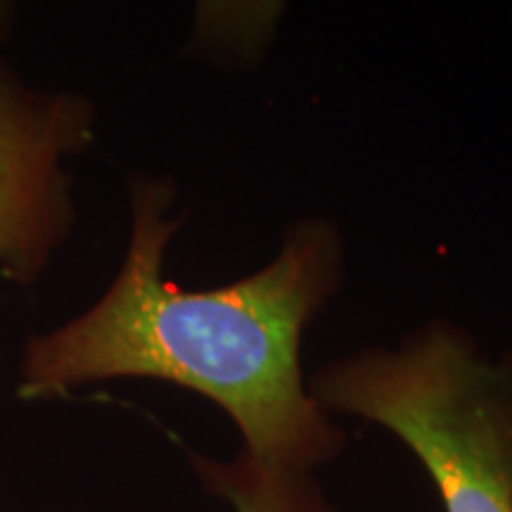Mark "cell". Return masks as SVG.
I'll return each instance as SVG.
<instances>
[{"instance_id":"cell-4","label":"cell","mask_w":512,"mask_h":512,"mask_svg":"<svg viewBox=\"0 0 512 512\" xmlns=\"http://www.w3.org/2000/svg\"><path fill=\"white\" fill-rule=\"evenodd\" d=\"M192 470L233 512H339L311 472L264 465L240 451L230 460L192 453Z\"/></svg>"},{"instance_id":"cell-5","label":"cell","mask_w":512,"mask_h":512,"mask_svg":"<svg viewBox=\"0 0 512 512\" xmlns=\"http://www.w3.org/2000/svg\"><path fill=\"white\" fill-rule=\"evenodd\" d=\"M5 17H8V5H0V31L5 29Z\"/></svg>"},{"instance_id":"cell-3","label":"cell","mask_w":512,"mask_h":512,"mask_svg":"<svg viewBox=\"0 0 512 512\" xmlns=\"http://www.w3.org/2000/svg\"><path fill=\"white\" fill-rule=\"evenodd\" d=\"M93 138L91 102L24 86L0 62V278L31 285L69 238L76 211L62 159Z\"/></svg>"},{"instance_id":"cell-2","label":"cell","mask_w":512,"mask_h":512,"mask_svg":"<svg viewBox=\"0 0 512 512\" xmlns=\"http://www.w3.org/2000/svg\"><path fill=\"white\" fill-rule=\"evenodd\" d=\"M328 413L380 425L432 479L444 512H512V356L434 320L399 347L337 358L309 380Z\"/></svg>"},{"instance_id":"cell-1","label":"cell","mask_w":512,"mask_h":512,"mask_svg":"<svg viewBox=\"0 0 512 512\" xmlns=\"http://www.w3.org/2000/svg\"><path fill=\"white\" fill-rule=\"evenodd\" d=\"M124 266L79 318L27 344L19 396H62L83 384L150 377L202 394L264 465L316 472L342 456L344 434L313 399L302 337L344 283V245L328 219L287 230L271 264L211 290L164 278V252L181 216L174 183L133 178Z\"/></svg>"}]
</instances>
